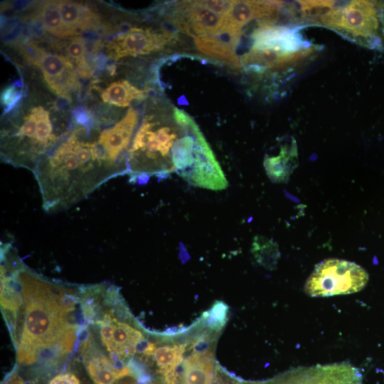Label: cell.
Masks as SVG:
<instances>
[{"instance_id":"5bb4252c","label":"cell","mask_w":384,"mask_h":384,"mask_svg":"<svg viewBox=\"0 0 384 384\" xmlns=\"http://www.w3.org/2000/svg\"><path fill=\"white\" fill-rule=\"evenodd\" d=\"M63 21L74 36L99 26L100 18L89 8L71 1H58Z\"/></svg>"},{"instance_id":"7402d4cb","label":"cell","mask_w":384,"mask_h":384,"mask_svg":"<svg viewBox=\"0 0 384 384\" xmlns=\"http://www.w3.org/2000/svg\"><path fill=\"white\" fill-rule=\"evenodd\" d=\"M199 4L213 12L220 15L224 16L228 11L229 10L233 1H198Z\"/></svg>"},{"instance_id":"7c38bea8","label":"cell","mask_w":384,"mask_h":384,"mask_svg":"<svg viewBox=\"0 0 384 384\" xmlns=\"http://www.w3.org/2000/svg\"><path fill=\"white\" fill-rule=\"evenodd\" d=\"M298 152L296 141L289 137L282 141L276 154H266L264 167L269 178L274 183H287L298 166Z\"/></svg>"},{"instance_id":"2e32d148","label":"cell","mask_w":384,"mask_h":384,"mask_svg":"<svg viewBox=\"0 0 384 384\" xmlns=\"http://www.w3.org/2000/svg\"><path fill=\"white\" fill-rule=\"evenodd\" d=\"M213 369L210 352H193L184 362L182 384H212Z\"/></svg>"},{"instance_id":"d4e9b609","label":"cell","mask_w":384,"mask_h":384,"mask_svg":"<svg viewBox=\"0 0 384 384\" xmlns=\"http://www.w3.org/2000/svg\"><path fill=\"white\" fill-rule=\"evenodd\" d=\"M3 384H25L23 380L17 374H13Z\"/></svg>"},{"instance_id":"4fadbf2b","label":"cell","mask_w":384,"mask_h":384,"mask_svg":"<svg viewBox=\"0 0 384 384\" xmlns=\"http://www.w3.org/2000/svg\"><path fill=\"white\" fill-rule=\"evenodd\" d=\"M184 351L185 346L181 344L156 346L151 343L146 346L143 352L145 355L153 356L167 384H176V370L183 361Z\"/></svg>"},{"instance_id":"8992f818","label":"cell","mask_w":384,"mask_h":384,"mask_svg":"<svg viewBox=\"0 0 384 384\" xmlns=\"http://www.w3.org/2000/svg\"><path fill=\"white\" fill-rule=\"evenodd\" d=\"M100 338L113 361L127 358L134 354L144 341L143 334L133 326L118 320L110 311L95 321Z\"/></svg>"},{"instance_id":"9a60e30c","label":"cell","mask_w":384,"mask_h":384,"mask_svg":"<svg viewBox=\"0 0 384 384\" xmlns=\"http://www.w3.org/2000/svg\"><path fill=\"white\" fill-rule=\"evenodd\" d=\"M194 43L201 53L235 68H241L240 58L235 51L238 43L233 40H224L215 36H200L194 37Z\"/></svg>"},{"instance_id":"30bf717a","label":"cell","mask_w":384,"mask_h":384,"mask_svg":"<svg viewBox=\"0 0 384 384\" xmlns=\"http://www.w3.org/2000/svg\"><path fill=\"white\" fill-rule=\"evenodd\" d=\"M82 353L85 368L95 384H114L131 373L128 367L117 368L103 353L94 347L90 339L84 341Z\"/></svg>"},{"instance_id":"277c9868","label":"cell","mask_w":384,"mask_h":384,"mask_svg":"<svg viewBox=\"0 0 384 384\" xmlns=\"http://www.w3.org/2000/svg\"><path fill=\"white\" fill-rule=\"evenodd\" d=\"M183 127L176 124H161L145 119L132 140L128 152L129 180L145 182L151 176L164 177L174 171L171 153Z\"/></svg>"},{"instance_id":"ac0fdd59","label":"cell","mask_w":384,"mask_h":384,"mask_svg":"<svg viewBox=\"0 0 384 384\" xmlns=\"http://www.w3.org/2000/svg\"><path fill=\"white\" fill-rule=\"evenodd\" d=\"M38 14L44 28L52 35L60 38L74 36L63 21L58 1L43 2Z\"/></svg>"},{"instance_id":"cb8c5ba5","label":"cell","mask_w":384,"mask_h":384,"mask_svg":"<svg viewBox=\"0 0 384 384\" xmlns=\"http://www.w3.org/2000/svg\"><path fill=\"white\" fill-rule=\"evenodd\" d=\"M48 384H80V381L75 374L64 373L53 377Z\"/></svg>"},{"instance_id":"44dd1931","label":"cell","mask_w":384,"mask_h":384,"mask_svg":"<svg viewBox=\"0 0 384 384\" xmlns=\"http://www.w3.org/2000/svg\"><path fill=\"white\" fill-rule=\"evenodd\" d=\"M22 53L25 59L30 63L40 67L41 63L46 54L43 49L33 43H28L23 48Z\"/></svg>"},{"instance_id":"52a82bcc","label":"cell","mask_w":384,"mask_h":384,"mask_svg":"<svg viewBox=\"0 0 384 384\" xmlns=\"http://www.w3.org/2000/svg\"><path fill=\"white\" fill-rule=\"evenodd\" d=\"M172 19L176 26L193 37L222 34L223 16L202 6L198 1L176 4Z\"/></svg>"},{"instance_id":"ba28073f","label":"cell","mask_w":384,"mask_h":384,"mask_svg":"<svg viewBox=\"0 0 384 384\" xmlns=\"http://www.w3.org/2000/svg\"><path fill=\"white\" fill-rule=\"evenodd\" d=\"M173 35L167 31L156 32L149 28H131L116 37L107 46L115 59L149 54L162 49Z\"/></svg>"},{"instance_id":"603a6c76","label":"cell","mask_w":384,"mask_h":384,"mask_svg":"<svg viewBox=\"0 0 384 384\" xmlns=\"http://www.w3.org/2000/svg\"><path fill=\"white\" fill-rule=\"evenodd\" d=\"M20 92L14 85H11L6 88L3 91L1 101L6 107V110L11 109L20 99Z\"/></svg>"},{"instance_id":"5b68a950","label":"cell","mask_w":384,"mask_h":384,"mask_svg":"<svg viewBox=\"0 0 384 384\" xmlns=\"http://www.w3.org/2000/svg\"><path fill=\"white\" fill-rule=\"evenodd\" d=\"M368 281V272L358 264L330 258L318 263L304 285L313 297L348 294L361 291Z\"/></svg>"},{"instance_id":"d6986e66","label":"cell","mask_w":384,"mask_h":384,"mask_svg":"<svg viewBox=\"0 0 384 384\" xmlns=\"http://www.w3.org/2000/svg\"><path fill=\"white\" fill-rule=\"evenodd\" d=\"M252 252L258 262L270 268L277 264L279 257L277 245L262 236H256L254 238Z\"/></svg>"},{"instance_id":"e0dca14e","label":"cell","mask_w":384,"mask_h":384,"mask_svg":"<svg viewBox=\"0 0 384 384\" xmlns=\"http://www.w3.org/2000/svg\"><path fill=\"white\" fill-rule=\"evenodd\" d=\"M146 92L140 90L128 81L122 80L111 83L102 93L104 102L119 106L127 107L134 100L145 97Z\"/></svg>"},{"instance_id":"3957f363","label":"cell","mask_w":384,"mask_h":384,"mask_svg":"<svg viewBox=\"0 0 384 384\" xmlns=\"http://www.w3.org/2000/svg\"><path fill=\"white\" fill-rule=\"evenodd\" d=\"M299 26L260 23L252 31L251 45L240 58V66L252 73L295 78L319 53V45L307 41Z\"/></svg>"},{"instance_id":"ffe728a7","label":"cell","mask_w":384,"mask_h":384,"mask_svg":"<svg viewBox=\"0 0 384 384\" xmlns=\"http://www.w3.org/2000/svg\"><path fill=\"white\" fill-rule=\"evenodd\" d=\"M85 40L82 37L76 36L71 38L67 46L66 52L70 58L78 64L80 73L82 75H87L90 71L85 58Z\"/></svg>"},{"instance_id":"7a4b0ae2","label":"cell","mask_w":384,"mask_h":384,"mask_svg":"<svg viewBox=\"0 0 384 384\" xmlns=\"http://www.w3.org/2000/svg\"><path fill=\"white\" fill-rule=\"evenodd\" d=\"M299 26L327 28L368 49H384V1H296Z\"/></svg>"},{"instance_id":"9c48e42d","label":"cell","mask_w":384,"mask_h":384,"mask_svg":"<svg viewBox=\"0 0 384 384\" xmlns=\"http://www.w3.org/2000/svg\"><path fill=\"white\" fill-rule=\"evenodd\" d=\"M138 121L137 112L130 108L125 116L112 127L100 132V142L110 157L127 169V159L124 152L131 142Z\"/></svg>"},{"instance_id":"8fae6325","label":"cell","mask_w":384,"mask_h":384,"mask_svg":"<svg viewBox=\"0 0 384 384\" xmlns=\"http://www.w3.org/2000/svg\"><path fill=\"white\" fill-rule=\"evenodd\" d=\"M40 67L49 87L60 96L68 97L71 87L76 85L71 63L63 55L46 53Z\"/></svg>"},{"instance_id":"6da1fadb","label":"cell","mask_w":384,"mask_h":384,"mask_svg":"<svg viewBox=\"0 0 384 384\" xmlns=\"http://www.w3.org/2000/svg\"><path fill=\"white\" fill-rule=\"evenodd\" d=\"M1 266L12 277L25 306L18 363L30 365L41 357L70 353L78 328L70 318L77 303L73 292L28 269L11 245L1 248Z\"/></svg>"}]
</instances>
